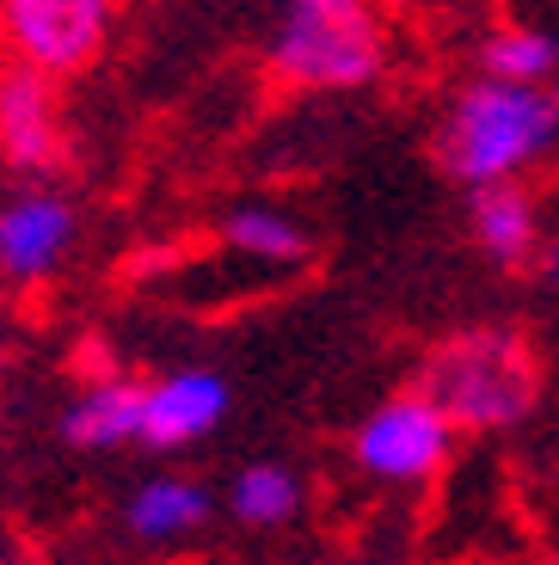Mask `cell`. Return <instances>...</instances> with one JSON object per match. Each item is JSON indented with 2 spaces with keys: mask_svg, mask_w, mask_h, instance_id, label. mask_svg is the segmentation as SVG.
<instances>
[{
  "mask_svg": "<svg viewBox=\"0 0 559 565\" xmlns=\"http://www.w3.org/2000/svg\"><path fill=\"white\" fill-rule=\"evenodd\" d=\"M222 241L246 258H265V265H295V258H308V227L295 222L283 210H265V203H246L222 222Z\"/></svg>",
  "mask_w": 559,
  "mask_h": 565,
  "instance_id": "obj_13",
  "label": "cell"
},
{
  "mask_svg": "<svg viewBox=\"0 0 559 565\" xmlns=\"http://www.w3.org/2000/svg\"><path fill=\"white\" fill-rule=\"evenodd\" d=\"M210 492L197 480H148L129 498V535L136 541H179L210 523Z\"/></svg>",
  "mask_w": 559,
  "mask_h": 565,
  "instance_id": "obj_11",
  "label": "cell"
},
{
  "mask_svg": "<svg viewBox=\"0 0 559 565\" xmlns=\"http://www.w3.org/2000/svg\"><path fill=\"white\" fill-rule=\"evenodd\" d=\"M559 129V99L547 81H474L455 93L443 117V167L462 184L517 179L535 160H547Z\"/></svg>",
  "mask_w": 559,
  "mask_h": 565,
  "instance_id": "obj_2",
  "label": "cell"
},
{
  "mask_svg": "<svg viewBox=\"0 0 559 565\" xmlns=\"http://www.w3.org/2000/svg\"><path fill=\"white\" fill-rule=\"evenodd\" d=\"M479 68H486L492 81H553L559 43H553V31H541V25H504L479 43Z\"/></svg>",
  "mask_w": 559,
  "mask_h": 565,
  "instance_id": "obj_14",
  "label": "cell"
},
{
  "mask_svg": "<svg viewBox=\"0 0 559 565\" xmlns=\"http://www.w3.org/2000/svg\"><path fill=\"white\" fill-rule=\"evenodd\" d=\"M74 234H81V215L62 191H13L0 198V277L7 282H43L56 277L62 258L74 253Z\"/></svg>",
  "mask_w": 559,
  "mask_h": 565,
  "instance_id": "obj_6",
  "label": "cell"
},
{
  "mask_svg": "<svg viewBox=\"0 0 559 565\" xmlns=\"http://www.w3.org/2000/svg\"><path fill=\"white\" fill-rule=\"evenodd\" d=\"M62 437L81 449H117V443L141 437V387L136 382H98L62 418Z\"/></svg>",
  "mask_w": 559,
  "mask_h": 565,
  "instance_id": "obj_10",
  "label": "cell"
},
{
  "mask_svg": "<svg viewBox=\"0 0 559 565\" xmlns=\"http://www.w3.org/2000/svg\"><path fill=\"white\" fill-rule=\"evenodd\" d=\"M0 160L19 172L62 167V105L56 81L38 74L31 62H0Z\"/></svg>",
  "mask_w": 559,
  "mask_h": 565,
  "instance_id": "obj_7",
  "label": "cell"
},
{
  "mask_svg": "<svg viewBox=\"0 0 559 565\" xmlns=\"http://www.w3.org/2000/svg\"><path fill=\"white\" fill-rule=\"evenodd\" d=\"M419 394L455 430H510L541 399V356L510 326H479L443 339L419 369Z\"/></svg>",
  "mask_w": 559,
  "mask_h": 565,
  "instance_id": "obj_1",
  "label": "cell"
},
{
  "mask_svg": "<svg viewBox=\"0 0 559 565\" xmlns=\"http://www.w3.org/2000/svg\"><path fill=\"white\" fill-rule=\"evenodd\" d=\"M388 62V31L369 0H289L271 43V68L289 86L350 93L369 86Z\"/></svg>",
  "mask_w": 559,
  "mask_h": 565,
  "instance_id": "obj_3",
  "label": "cell"
},
{
  "mask_svg": "<svg viewBox=\"0 0 559 565\" xmlns=\"http://www.w3.org/2000/svg\"><path fill=\"white\" fill-rule=\"evenodd\" d=\"M467 227L486 258L498 265H523V258L541 246V210H535V191L517 179H492V184H467Z\"/></svg>",
  "mask_w": 559,
  "mask_h": 565,
  "instance_id": "obj_9",
  "label": "cell"
},
{
  "mask_svg": "<svg viewBox=\"0 0 559 565\" xmlns=\"http://www.w3.org/2000/svg\"><path fill=\"white\" fill-rule=\"evenodd\" d=\"M369 565H388V559H369Z\"/></svg>",
  "mask_w": 559,
  "mask_h": 565,
  "instance_id": "obj_15",
  "label": "cell"
},
{
  "mask_svg": "<svg viewBox=\"0 0 559 565\" xmlns=\"http://www.w3.org/2000/svg\"><path fill=\"white\" fill-rule=\"evenodd\" d=\"M0 38L38 74H86L112 38V0H0Z\"/></svg>",
  "mask_w": 559,
  "mask_h": 565,
  "instance_id": "obj_4",
  "label": "cell"
},
{
  "mask_svg": "<svg viewBox=\"0 0 559 565\" xmlns=\"http://www.w3.org/2000/svg\"><path fill=\"white\" fill-rule=\"evenodd\" d=\"M234 516L246 529H283L302 510V473L283 461H252L234 473V492H228Z\"/></svg>",
  "mask_w": 559,
  "mask_h": 565,
  "instance_id": "obj_12",
  "label": "cell"
},
{
  "mask_svg": "<svg viewBox=\"0 0 559 565\" xmlns=\"http://www.w3.org/2000/svg\"><path fill=\"white\" fill-rule=\"evenodd\" d=\"M449 455H455V424H449L419 387L381 399L363 418V430H357V461H363V473H376V480H388V486L436 480L449 467Z\"/></svg>",
  "mask_w": 559,
  "mask_h": 565,
  "instance_id": "obj_5",
  "label": "cell"
},
{
  "mask_svg": "<svg viewBox=\"0 0 559 565\" xmlns=\"http://www.w3.org/2000/svg\"><path fill=\"white\" fill-rule=\"evenodd\" d=\"M228 418V382L215 369H179L167 382L141 387V443L155 449H184V443L210 437Z\"/></svg>",
  "mask_w": 559,
  "mask_h": 565,
  "instance_id": "obj_8",
  "label": "cell"
}]
</instances>
